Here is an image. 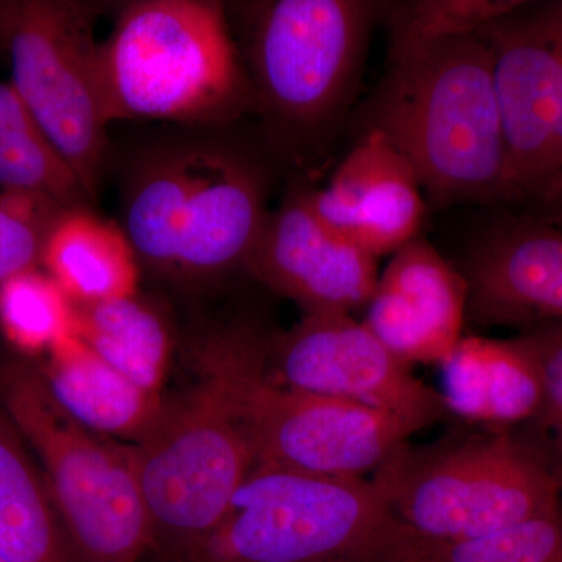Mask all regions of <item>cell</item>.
<instances>
[{
	"label": "cell",
	"mask_w": 562,
	"mask_h": 562,
	"mask_svg": "<svg viewBox=\"0 0 562 562\" xmlns=\"http://www.w3.org/2000/svg\"><path fill=\"white\" fill-rule=\"evenodd\" d=\"M519 342L538 364L542 401L530 422V439H524L552 471L562 490V324L525 328Z\"/></svg>",
	"instance_id": "26"
},
{
	"label": "cell",
	"mask_w": 562,
	"mask_h": 562,
	"mask_svg": "<svg viewBox=\"0 0 562 562\" xmlns=\"http://www.w3.org/2000/svg\"><path fill=\"white\" fill-rule=\"evenodd\" d=\"M439 368L447 413L471 427L506 430L541 406V373L517 338L462 336Z\"/></svg>",
	"instance_id": "17"
},
{
	"label": "cell",
	"mask_w": 562,
	"mask_h": 562,
	"mask_svg": "<svg viewBox=\"0 0 562 562\" xmlns=\"http://www.w3.org/2000/svg\"><path fill=\"white\" fill-rule=\"evenodd\" d=\"M40 266L74 305L138 294L140 265L117 222L92 209L61 210L44 236Z\"/></svg>",
	"instance_id": "19"
},
{
	"label": "cell",
	"mask_w": 562,
	"mask_h": 562,
	"mask_svg": "<svg viewBox=\"0 0 562 562\" xmlns=\"http://www.w3.org/2000/svg\"><path fill=\"white\" fill-rule=\"evenodd\" d=\"M103 10L102 3L13 0L0 22L11 87L92 202L111 157L94 35Z\"/></svg>",
	"instance_id": "10"
},
{
	"label": "cell",
	"mask_w": 562,
	"mask_h": 562,
	"mask_svg": "<svg viewBox=\"0 0 562 562\" xmlns=\"http://www.w3.org/2000/svg\"><path fill=\"white\" fill-rule=\"evenodd\" d=\"M482 428L403 443L369 476L420 541H473L561 508L560 483L541 457L508 430Z\"/></svg>",
	"instance_id": "6"
},
{
	"label": "cell",
	"mask_w": 562,
	"mask_h": 562,
	"mask_svg": "<svg viewBox=\"0 0 562 562\" xmlns=\"http://www.w3.org/2000/svg\"><path fill=\"white\" fill-rule=\"evenodd\" d=\"M384 3L262 0L227 5L238 20L254 106L284 150L317 146L338 127L361 79Z\"/></svg>",
	"instance_id": "4"
},
{
	"label": "cell",
	"mask_w": 562,
	"mask_h": 562,
	"mask_svg": "<svg viewBox=\"0 0 562 562\" xmlns=\"http://www.w3.org/2000/svg\"><path fill=\"white\" fill-rule=\"evenodd\" d=\"M480 36L492 52L506 201H538L562 173V2L522 3Z\"/></svg>",
	"instance_id": "11"
},
{
	"label": "cell",
	"mask_w": 562,
	"mask_h": 562,
	"mask_svg": "<svg viewBox=\"0 0 562 562\" xmlns=\"http://www.w3.org/2000/svg\"><path fill=\"white\" fill-rule=\"evenodd\" d=\"M414 542L369 479L257 465L177 562H408Z\"/></svg>",
	"instance_id": "7"
},
{
	"label": "cell",
	"mask_w": 562,
	"mask_h": 562,
	"mask_svg": "<svg viewBox=\"0 0 562 562\" xmlns=\"http://www.w3.org/2000/svg\"><path fill=\"white\" fill-rule=\"evenodd\" d=\"M61 210L50 202L0 191V284L40 268L44 236Z\"/></svg>",
	"instance_id": "27"
},
{
	"label": "cell",
	"mask_w": 562,
	"mask_h": 562,
	"mask_svg": "<svg viewBox=\"0 0 562 562\" xmlns=\"http://www.w3.org/2000/svg\"><path fill=\"white\" fill-rule=\"evenodd\" d=\"M0 328L25 353H49L76 333L74 303L38 268L18 273L0 284Z\"/></svg>",
	"instance_id": "23"
},
{
	"label": "cell",
	"mask_w": 562,
	"mask_h": 562,
	"mask_svg": "<svg viewBox=\"0 0 562 562\" xmlns=\"http://www.w3.org/2000/svg\"><path fill=\"white\" fill-rule=\"evenodd\" d=\"M58 406L88 430L125 446L146 441L160 424L168 398L132 383L101 360L79 336H66L40 369Z\"/></svg>",
	"instance_id": "18"
},
{
	"label": "cell",
	"mask_w": 562,
	"mask_h": 562,
	"mask_svg": "<svg viewBox=\"0 0 562 562\" xmlns=\"http://www.w3.org/2000/svg\"><path fill=\"white\" fill-rule=\"evenodd\" d=\"M0 560L83 562L70 541L46 479L0 406Z\"/></svg>",
	"instance_id": "20"
},
{
	"label": "cell",
	"mask_w": 562,
	"mask_h": 562,
	"mask_svg": "<svg viewBox=\"0 0 562 562\" xmlns=\"http://www.w3.org/2000/svg\"><path fill=\"white\" fill-rule=\"evenodd\" d=\"M98 68L110 124L225 128L254 106L227 3L214 0L124 3L99 43Z\"/></svg>",
	"instance_id": "3"
},
{
	"label": "cell",
	"mask_w": 562,
	"mask_h": 562,
	"mask_svg": "<svg viewBox=\"0 0 562 562\" xmlns=\"http://www.w3.org/2000/svg\"><path fill=\"white\" fill-rule=\"evenodd\" d=\"M198 382L169 401L146 441L131 446L150 524L149 557L177 562L221 522L255 465L231 376L211 333L192 349Z\"/></svg>",
	"instance_id": "5"
},
{
	"label": "cell",
	"mask_w": 562,
	"mask_h": 562,
	"mask_svg": "<svg viewBox=\"0 0 562 562\" xmlns=\"http://www.w3.org/2000/svg\"><path fill=\"white\" fill-rule=\"evenodd\" d=\"M221 131L151 140L122 179V231L140 269L171 283L195 286L244 269L269 214L260 161Z\"/></svg>",
	"instance_id": "1"
},
{
	"label": "cell",
	"mask_w": 562,
	"mask_h": 562,
	"mask_svg": "<svg viewBox=\"0 0 562 562\" xmlns=\"http://www.w3.org/2000/svg\"><path fill=\"white\" fill-rule=\"evenodd\" d=\"M328 227L379 260L420 236L427 205L408 160L376 133H362L327 187L305 190Z\"/></svg>",
	"instance_id": "16"
},
{
	"label": "cell",
	"mask_w": 562,
	"mask_h": 562,
	"mask_svg": "<svg viewBox=\"0 0 562 562\" xmlns=\"http://www.w3.org/2000/svg\"><path fill=\"white\" fill-rule=\"evenodd\" d=\"M3 7H5V2H0V22H2Z\"/></svg>",
	"instance_id": "29"
},
{
	"label": "cell",
	"mask_w": 562,
	"mask_h": 562,
	"mask_svg": "<svg viewBox=\"0 0 562 562\" xmlns=\"http://www.w3.org/2000/svg\"><path fill=\"white\" fill-rule=\"evenodd\" d=\"M522 3L514 0H409L384 3L387 55L480 35L491 22Z\"/></svg>",
	"instance_id": "24"
},
{
	"label": "cell",
	"mask_w": 562,
	"mask_h": 562,
	"mask_svg": "<svg viewBox=\"0 0 562 562\" xmlns=\"http://www.w3.org/2000/svg\"><path fill=\"white\" fill-rule=\"evenodd\" d=\"M211 331L249 435L254 468L369 479L417 432L371 406L272 382L266 372L271 335L247 322Z\"/></svg>",
	"instance_id": "9"
},
{
	"label": "cell",
	"mask_w": 562,
	"mask_h": 562,
	"mask_svg": "<svg viewBox=\"0 0 562 562\" xmlns=\"http://www.w3.org/2000/svg\"><path fill=\"white\" fill-rule=\"evenodd\" d=\"M468 306L464 273L417 236L392 254L362 322L409 366H441L462 339Z\"/></svg>",
	"instance_id": "15"
},
{
	"label": "cell",
	"mask_w": 562,
	"mask_h": 562,
	"mask_svg": "<svg viewBox=\"0 0 562 562\" xmlns=\"http://www.w3.org/2000/svg\"><path fill=\"white\" fill-rule=\"evenodd\" d=\"M0 406L38 454L44 479L83 562H140L150 524L131 446L95 435L63 412L40 369L0 368Z\"/></svg>",
	"instance_id": "8"
},
{
	"label": "cell",
	"mask_w": 562,
	"mask_h": 562,
	"mask_svg": "<svg viewBox=\"0 0 562 562\" xmlns=\"http://www.w3.org/2000/svg\"><path fill=\"white\" fill-rule=\"evenodd\" d=\"M538 203L546 206L549 217L562 220V173L547 188L546 192L538 199Z\"/></svg>",
	"instance_id": "28"
},
{
	"label": "cell",
	"mask_w": 562,
	"mask_h": 562,
	"mask_svg": "<svg viewBox=\"0 0 562 562\" xmlns=\"http://www.w3.org/2000/svg\"><path fill=\"white\" fill-rule=\"evenodd\" d=\"M244 271L301 306L303 314L368 308L380 277L376 258L328 227L305 190L269 211Z\"/></svg>",
	"instance_id": "13"
},
{
	"label": "cell",
	"mask_w": 562,
	"mask_h": 562,
	"mask_svg": "<svg viewBox=\"0 0 562 562\" xmlns=\"http://www.w3.org/2000/svg\"><path fill=\"white\" fill-rule=\"evenodd\" d=\"M0 191L63 210L94 203L10 81H0Z\"/></svg>",
	"instance_id": "22"
},
{
	"label": "cell",
	"mask_w": 562,
	"mask_h": 562,
	"mask_svg": "<svg viewBox=\"0 0 562 562\" xmlns=\"http://www.w3.org/2000/svg\"><path fill=\"white\" fill-rule=\"evenodd\" d=\"M76 335L114 371L161 394L172 355L168 324L138 294L74 305Z\"/></svg>",
	"instance_id": "21"
},
{
	"label": "cell",
	"mask_w": 562,
	"mask_h": 562,
	"mask_svg": "<svg viewBox=\"0 0 562 562\" xmlns=\"http://www.w3.org/2000/svg\"><path fill=\"white\" fill-rule=\"evenodd\" d=\"M408 562H562V506L473 541L432 543L416 538Z\"/></svg>",
	"instance_id": "25"
},
{
	"label": "cell",
	"mask_w": 562,
	"mask_h": 562,
	"mask_svg": "<svg viewBox=\"0 0 562 562\" xmlns=\"http://www.w3.org/2000/svg\"><path fill=\"white\" fill-rule=\"evenodd\" d=\"M361 124L401 151L436 206L506 201L505 136L482 36L387 55Z\"/></svg>",
	"instance_id": "2"
},
{
	"label": "cell",
	"mask_w": 562,
	"mask_h": 562,
	"mask_svg": "<svg viewBox=\"0 0 562 562\" xmlns=\"http://www.w3.org/2000/svg\"><path fill=\"white\" fill-rule=\"evenodd\" d=\"M461 272L468 319L525 328L562 324V225L541 217L492 224L469 247Z\"/></svg>",
	"instance_id": "14"
},
{
	"label": "cell",
	"mask_w": 562,
	"mask_h": 562,
	"mask_svg": "<svg viewBox=\"0 0 562 562\" xmlns=\"http://www.w3.org/2000/svg\"><path fill=\"white\" fill-rule=\"evenodd\" d=\"M353 314H303L269 338L266 372L291 390L371 406L417 431L449 416L441 392L414 375Z\"/></svg>",
	"instance_id": "12"
}]
</instances>
